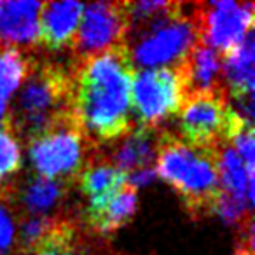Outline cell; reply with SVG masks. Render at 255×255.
I'll return each instance as SVG.
<instances>
[{
  "instance_id": "ac0fdd59",
  "label": "cell",
  "mask_w": 255,
  "mask_h": 255,
  "mask_svg": "<svg viewBox=\"0 0 255 255\" xmlns=\"http://www.w3.org/2000/svg\"><path fill=\"white\" fill-rule=\"evenodd\" d=\"M33 67V60L21 49L0 47V100L7 102L21 88Z\"/></svg>"
},
{
  "instance_id": "9a60e30c",
  "label": "cell",
  "mask_w": 255,
  "mask_h": 255,
  "mask_svg": "<svg viewBox=\"0 0 255 255\" xmlns=\"http://www.w3.org/2000/svg\"><path fill=\"white\" fill-rule=\"evenodd\" d=\"M126 177L128 175L117 170L114 164H88L79 175L82 192L89 198L88 210L100 208L103 203L109 201L116 192H119L126 185Z\"/></svg>"
},
{
  "instance_id": "4fadbf2b",
  "label": "cell",
  "mask_w": 255,
  "mask_h": 255,
  "mask_svg": "<svg viewBox=\"0 0 255 255\" xmlns=\"http://www.w3.org/2000/svg\"><path fill=\"white\" fill-rule=\"evenodd\" d=\"M182 72L187 95L222 89V70H220V54L213 47L199 40L191 53L182 61Z\"/></svg>"
},
{
  "instance_id": "cb8c5ba5",
  "label": "cell",
  "mask_w": 255,
  "mask_h": 255,
  "mask_svg": "<svg viewBox=\"0 0 255 255\" xmlns=\"http://www.w3.org/2000/svg\"><path fill=\"white\" fill-rule=\"evenodd\" d=\"M18 227H16V213L7 201V196L0 198V255H9L16 243Z\"/></svg>"
},
{
  "instance_id": "52a82bcc",
  "label": "cell",
  "mask_w": 255,
  "mask_h": 255,
  "mask_svg": "<svg viewBox=\"0 0 255 255\" xmlns=\"http://www.w3.org/2000/svg\"><path fill=\"white\" fill-rule=\"evenodd\" d=\"M187 96L182 65L135 72L131 82V110L138 126L154 128L166 117L180 112Z\"/></svg>"
},
{
  "instance_id": "e0dca14e",
  "label": "cell",
  "mask_w": 255,
  "mask_h": 255,
  "mask_svg": "<svg viewBox=\"0 0 255 255\" xmlns=\"http://www.w3.org/2000/svg\"><path fill=\"white\" fill-rule=\"evenodd\" d=\"M136 212V189L124 185L100 208L88 210V222L98 233H110L131 220Z\"/></svg>"
},
{
  "instance_id": "d6986e66",
  "label": "cell",
  "mask_w": 255,
  "mask_h": 255,
  "mask_svg": "<svg viewBox=\"0 0 255 255\" xmlns=\"http://www.w3.org/2000/svg\"><path fill=\"white\" fill-rule=\"evenodd\" d=\"M65 196V184L47 178H35L23 189L19 201L30 215L46 217V212L58 205Z\"/></svg>"
},
{
  "instance_id": "7c38bea8",
  "label": "cell",
  "mask_w": 255,
  "mask_h": 255,
  "mask_svg": "<svg viewBox=\"0 0 255 255\" xmlns=\"http://www.w3.org/2000/svg\"><path fill=\"white\" fill-rule=\"evenodd\" d=\"M81 2H44L40 9V42L49 49L70 44L81 23Z\"/></svg>"
},
{
  "instance_id": "44dd1931",
  "label": "cell",
  "mask_w": 255,
  "mask_h": 255,
  "mask_svg": "<svg viewBox=\"0 0 255 255\" xmlns=\"http://www.w3.org/2000/svg\"><path fill=\"white\" fill-rule=\"evenodd\" d=\"M210 212L215 213L217 217L224 220L226 224H247L248 220H252V206L248 205L243 199H238L234 196L227 194L226 191L220 189L219 194L215 196L212 206H210Z\"/></svg>"
},
{
  "instance_id": "4316f807",
  "label": "cell",
  "mask_w": 255,
  "mask_h": 255,
  "mask_svg": "<svg viewBox=\"0 0 255 255\" xmlns=\"http://www.w3.org/2000/svg\"><path fill=\"white\" fill-rule=\"evenodd\" d=\"M4 196V185H2V182H0V198Z\"/></svg>"
},
{
  "instance_id": "ffe728a7",
  "label": "cell",
  "mask_w": 255,
  "mask_h": 255,
  "mask_svg": "<svg viewBox=\"0 0 255 255\" xmlns=\"http://www.w3.org/2000/svg\"><path fill=\"white\" fill-rule=\"evenodd\" d=\"M58 226H60V220L51 219V217H25L18 227V238H16L18 248L26 254H32L56 231Z\"/></svg>"
},
{
  "instance_id": "d4e9b609",
  "label": "cell",
  "mask_w": 255,
  "mask_h": 255,
  "mask_svg": "<svg viewBox=\"0 0 255 255\" xmlns=\"http://www.w3.org/2000/svg\"><path fill=\"white\" fill-rule=\"evenodd\" d=\"M154 178H156V170H154V168H142V170L128 173L126 184L129 185V187L136 189V187H142V185L150 184Z\"/></svg>"
},
{
  "instance_id": "ba28073f",
  "label": "cell",
  "mask_w": 255,
  "mask_h": 255,
  "mask_svg": "<svg viewBox=\"0 0 255 255\" xmlns=\"http://www.w3.org/2000/svg\"><path fill=\"white\" fill-rule=\"evenodd\" d=\"M126 14L124 2H93L84 5L81 23L72 40L79 61L124 44Z\"/></svg>"
},
{
  "instance_id": "3957f363",
  "label": "cell",
  "mask_w": 255,
  "mask_h": 255,
  "mask_svg": "<svg viewBox=\"0 0 255 255\" xmlns=\"http://www.w3.org/2000/svg\"><path fill=\"white\" fill-rule=\"evenodd\" d=\"M124 40L133 67L168 68L177 67L187 58L191 49L201 40L198 4H180L154 21L129 30Z\"/></svg>"
},
{
  "instance_id": "277c9868",
  "label": "cell",
  "mask_w": 255,
  "mask_h": 255,
  "mask_svg": "<svg viewBox=\"0 0 255 255\" xmlns=\"http://www.w3.org/2000/svg\"><path fill=\"white\" fill-rule=\"evenodd\" d=\"M72 77L54 65H35L21 84L7 126L14 135L32 140L60 121L72 117Z\"/></svg>"
},
{
  "instance_id": "484cf974",
  "label": "cell",
  "mask_w": 255,
  "mask_h": 255,
  "mask_svg": "<svg viewBox=\"0 0 255 255\" xmlns=\"http://www.w3.org/2000/svg\"><path fill=\"white\" fill-rule=\"evenodd\" d=\"M7 116H9V109H7V102L0 100V126L7 124Z\"/></svg>"
},
{
  "instance_id": "2e32d148",
  "label": "cell",
  "mask_w": 255,
  "mask_h": 255,
  "mask_svg": "<svg viewBox=\"0 0 255 255\" xmlns=\"http://www.w3.org/2000/svg\"><path fill=\"white\" fill-rule=\"evenodd\" d=\"M217 159L220 189L254 206V175L247 171L236 150L227 142L220 143L217 147Z\"/></svg>"
},
{
  "instance_id": "603a6c76",
  "label": "cell",
  "mask_w": 255,
  "mask_h": 255,
  "mask_svg": "<svg viewBox=\"0 0 255 255\" xmlns=\"http://www.w3.org/2000/svg\"><path fill=\"white\" fill-rule=\"evenodd\" d=\"M32 255H74V229L70 224L60 222L56 231Z\"/></svg>"
},
{
  "instance_id": "9c48e42d",
  "label": "cell",
  "mask_w": 255,
  "mask_h": 255,
  "mask_svg": "<svg viewBox=\"0 0 255 255\" xmlns=\"http://www.w3.org/2000/svg\"><path fill=\"white\" fill-rule=\"evenodd\" d=\"M198 19L201 40L224 54L254 30V4L233 0L198 4Z\"/></svg>"
},
{
  "instance_id": "7a4b0ae2",
  "label": "cell",
  "mask_w": 255,
  "mask_h": 255,
  "mask_svg": "<svg viewBox=\"0 0 255 255\" xmlns=\"http://www.w3.org/2000/svg\"><path fill=\"white\" fill-rule=\"evenodd\" d=\"M156 175L166 180L191 212H210L220 191L217 147L192 145L173 135H161Z\"/></svg>"
},
{
  "instance_id": "5b68a950",
  "label": "cell",
  "mask_w": 255,
  "mask_h": 255,
  "mask_svg": "<svg viewBox=\"0 0 255 255\" xmlns=\"http://www.w3.org/2000/svg\"><path fill=\"white\" fill-rule=\"evenodd\" d=\"M88 140L72 117L60 121L53 128L28 142L32 166L47 180L67 182L79 177L86 166Z\"/></svg>"
},
{
  "instance_id": "30bf717a",
  "label": "cell",
  "mask_w": 255,
  "mask_h": 255,
  "mask_svg": "<svg viewBox=\"0 0 255 255\" xmlns=\"http://www.w3.org/2000/svg\"><path fill=\"white\" fill-rule=\"evenodd\" d=\"M40 9L35 0L0 2V47H30L40 42Z\"/></svg>"
},
{
  "instance_id": "8992f818",
  "label": "cell",
  "mask_w": 255,
  "mask_h": 255,
  "mask_svg": "<svg viewBox=\"0 0 255 255\" xmlns=\"http://www.w3.org/2000/svg\"><path fill=\"white\" fill-rule=\"evenodd\" d=\"M178 116L182 138L201 147H219L241 124L248 123L231 109L224 89L187 95Z\"/></svg>"
},
{
  "instance_id": "6da1fadb",
  "label": "cell",
  "mask_w": 255,
  "mask_h": 255,
  "mask_svg": "<svg viewBox=\"0 0 255 255\" xmlns=\"http://www.w3.org/2000/svg\"><path fill=\"white\" fill-rule=\"evenodd\" d=\"M133 75L124 44L79 61L72 75L70 114L86 138L110 142L131 131Z\"/></svg>"
},
{
  "instance_id": "5bb4252c",
  "label": "cell",
  "mask_w": 255,
  "mask_h": 255,
  "mask_svg": "<svg viewBox=\"0 0 255 255\" xmlns=\"http://www.w3.org/2000/svg\"><path fill=\"white\" fill-rule=\"evenodd\" d=\"M159 138L154 128L136 126L128 135L123 136L119 145L114 149L112 161L117 170L128 171L142 170V168H152L157 156Z\"/></svg>"
},
{
  "instance_id": "7402d4cb",
  "label": "cell",
  "mask_w": 255,
  "mask_h": 255,
  "mask_svg": "<svg viewBox=\"0 0 255 255\" xmlns=\"http://www.w3.org/2000/svg\"><path fill=\"white\" fill-rule=\"evenodd\" d=\"M21 164V150L16 140V135L11 131L7 124L0 126V182L5 177L16 173Z\"/></svg>"
},
{
  "instance_id": "8fae6325",
  "label": "cell",
  "mask_w": 255,
  "mask_h": 255,
  "mask_svg": "<svg viewBox=\"0 0 255 255\" xmlns=\"http://www.w3.org/2000/svg\"><path fill=\"white\" fill-rule=\"evenodd\" d=\"M255 39L254 30L247 33L240 44L226 51L220 58L222 84H226L224 95H229L227 102H241L254 98L255 88Z\"/></svg>"
}]
</instances>
